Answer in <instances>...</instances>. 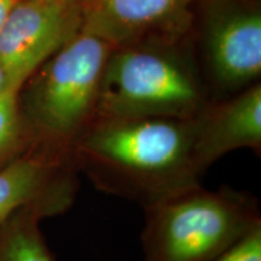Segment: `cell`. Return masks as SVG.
I'll list each match as a JSON object with an SVG mask.
<instances>
[{
	"mask_svg": "<svg viewBox=\"0 0 261 261\" xmlns=\"http://www.w3.org/2000/svg\"><path fill=\"white\" fill-rule=\"evenodd\" d=\"M70 161L98 190L143 208L201 184L194 120L96 117L70 149Z\"/></svg>",
	"mask_w": 261,
	"mask_h": 261,
	"instance_id": "6da1fadb",
	"label": "cell"
},
{
	"mask_svg": "<svg viewBox=\"0 0 261 261\" xmlns=\"http://www.w3.org/2000/svg\"><path fill=\"white\" fill-rule=\"evenodd\" d=\"M112 50L102 39L80 31L25 81L18 102L37 146L70 159L74 142L97 116Z\"/></svg>",
	"mask_w": 261,
	"mask_h": 261,
	"instance_id": "7a4b0ae2",
	"label": "cell"
},
{
	"mask_svg": "<svg viewBox=\"0 0 261 261\" xmlns=\"http://www.w3.org/2000/svg\"><path fill=\"white\" fill-rule=\"evenodd\" d=\"M145 261H211L261 223L256 198L230 187L202 185L144 207Z\"/></svg>",
	"mask_w": 261,
	"mask_h": 261,
	"instance_id": "3957f363",
	"label": "cell"
},
{
	"mask_svg": "<svg viewBox=\"0 0 261 261\" xmlns=\"http://www.w3.org/2000/svg\"><path fill=\"white\" fill-rule=\"evenodd\" d=\"M171 45L113 47L96 117L194 119L210 100L192 65L168 50Z\"/></svg>",
	"mask_w": 261,
	"mask_h": 261,
	"instance_id": "277c9868",
	"label": "cell"
},
{
	"mask_svg": "<svg viewBox=\"0 0 261 261\" xmlns=\"http://www.w3.org/2000/svg\"><path fill=\"white\" fill-rule=\"evenodd\" d=\"M81 0H19L0 29V64L19 91L81 31Z\"/></svg>",
	"mask_w": 261,
	"mask_h": 261,
	"instance_id": "5b68a950",
	"label": "cell"
},
{
	"mask_svg": "<svg viewBox=\"0 0 261 261\" xmlns=\"http://www.w3.org/2000/svg\"><path fill=\"white\" fill-rule=\"evenodd\" d=\"M81 31L112 47L173 44L190 24V0H81Z\"/></svg>",
	"mask_w": 261,
	"mask_h": 261,
	"instance_id": "8992f818",
	"label": "cell"
},
{
	"mask_svg": "<svg viewBox=\"0 0 261 261\" xmlns=\"http://www.w3.org/2000/svg\"><path fill=\"white\" fill-rule=\"evenodd\" d=\"M77 174L68 158L35 146L0 168V221L28 205L45 217L69 210L79 187Z\"/></svg>",
	"mask_w": 261,
	"mask_h": 261,
	"instance_id": "52a82bcc",
	"label": "cell"
},
{
	"mask_svg": "<svg viewBox=\"0 0 261 261\" xmlns=\"http://www.w3.org/2000/svg\"><path fill=\"white\" fill-rule=\"evenodd\" d=\"M194 150L203 172L238 149L261 150V86L254 84L236 97L208 103L194 119Z\"/></svg>",
	"mask_w": 261,
	"mask_h": 261,
	"instance_id": "ba28073f",
	"label": "cell"
},
{
	"mask_svg": "<svg viewBox=\"0 0 261 261\" xmlns=\"http://www.w3.org/2000/svg\"><path fill=\"white\" fill-rule=\"evenodd\" d=\"M212 79L224 91H243L261 74V16L241 11L215 22L205 40Z\"/></svg>",
	"mask_w": 261,
	"mask_h": 261,
	"instance_id": "9c48e42d",
	"label": "cell"
},
{
	"mask_svg": "<svg viewBox=\"0 0 261 261\" xmlns=\"http://www.w3.org/2000/svg\"><path fill=\"white\" fill-rule=\"evenodd\" d=\"M44 217L28 205L0 221V261H55L39 228Z\"/></svg>",
	"mask_w": 261,
	"mask_h": 261,
	"instance_id": "30bf717a",
	"label": "cell"
},
{
	"mask_svg": "<svg viewBox=\"0 0 261 261\" xmlns=\"http://www.w3.org/2000/svg\"><path fill=\"white\" fill-rule=\"evenodd\" d=\"M37 146L18 102V91L0 96V168Z\"/></svg>",
	"mask_w": 261,
	"mask_h": 261,
	"instance_id": "8fae6325",
	"label": "cell"
},
{
	"mask_svg": "<svg viewBox=\"0 0 261 261\" xmlns=\"http://www.w3.org/2000/svg\"><path fill=\"white\" fill-rule=\"evenodd\" d=\"M211 261H261V223Z\"/></svg>",
	"mask_w": 261,
	"mask_h": 261,
	"instance_id": "7c38bea8",
	"label": "cell"
},
{
	"mask_svg": "<svg viewBox=\"0 0 261 261\" xmlns=\"http://www.w3.org/2000/svg\"><path fill=\"white\" fill-rule=\"evenodd\" d=\"M18 2L19 0H0V29L3 28L10 12L12 11V9Z\"/></svg>",
	"mask_w": 261,
	"mask_h": 261,
	"instance_id": "4fadbf2b",
	"label": "cell"
},
{
	"mask_svg": "<svg viewBox=\"0 0 261 261\" xmlns=\"http://www.w3.org/2000/svg\"><path fill=\"white\" fill-rule=\"evenodd\" d=\"M9 91H17V90H15L14 87H12L8 73L5 71L4 67L0 64V96L6 92H9Z\"/></svg>",
	"mask_w": 261,
	"mask_h": 261,
	"instance_id": "5bb4252c",
	"label": "cell"
}]
</instances>
